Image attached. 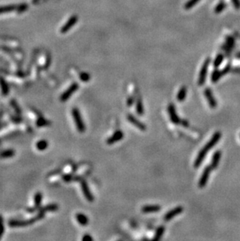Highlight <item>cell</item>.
<instances>
[{"instance_id": "cell-12", "label": "cell", "mask_w": 240, "mask_h": 241, "mask_svg": "<svg viewBox=\"0 0 240 241\" xmlns=\"http://www.w3.org/2000/svg\"><path fill=\"white\" fill-rule=\"evenodd\" d=\"M123 137H124V134H123V131L117 130L109 138H108L106 140V143H107V144H113L119 141V140H122Z\"/></svg>"}, {"instance_id": "cell-3", "label": "cell", "mask_w": 240, "mask_h": 241, "mask_svg": "<svg viewBox=\"0 0 240 241\" xmlns=\"http://www.w3.org/2000/svg\"><path fill=\"white\" fill-rule=\"evenodd\" d=\"M72 115L77 130L80 133L85 132L86 126H85V124H84V120H83L82 117H81L79 109H76V108H73L72 110Z\"/></svg>"}, {"instance_id": "cell-31", "label": "cell", "mask_w": 240, "mask_h": 241, "mask_svg": "<svg viewBox=\"0 0 240 241\" xmlns=\"http://www.w3.org/2000/svg\"><path fill=\"white\" fill-rule=\"evenodd\" d=\"M225 7H226V4H225V2H219V3L216 6V7H215V14H220V13H221V12L225 9Z\"/></svg>"}, {"instance_id": "cell-22", "label": "cell", "mask_w": 240, "mask_h": 241, "mask_svg": "<svg viewBox=\"0 0 240 241\" xmlns=\"http://www.w3.org/2000/svg\"><path fill=\"white\" fill-rule=\"evenodd\" d=\"M186 88L185 87H182L180 88V90L179 91L177 94V100L179 101H183L185 99V97H186Z\"/></svg>"}, {"instance_id": "cell-19", "label": "cell", "mask_w": 240, "mask_h": 241, "mask_svg": "<svg viewBox=\"0 0 240 241\" xmlns=\"http://www.w3.org/2000/svg\"><path fill=\"white\" fill-rule=\"evenodd\" d=\"M17 6L16 5H7V6H0V14H8L11 12L16 11Z\"/></svg>"}, {"instance_id": "cell-9", "label": "cell", "mask_w": 240, "mask_h": 241, "mask_svg": "<svg viewBox=\"0 0 240 241\" xmlns=\"http://www.w3.org/2000/svg\"><path fill=\"white\" fill-rule=\"evenodd\" d=\"M80 185H81V189H82L83 194H84L85 198H86L88 201H90V202L94 201V196H93V194H92V193L90 192V188H89V187H88L87 183L86 182V180H84H84H81Z\"/></svg>"}, {"instance_id": "cell-10", "label": "cell", "mask_w": 240, "mask_h": 241, "mask_svg": "<svg viewBox=\"0 0 240 241\" xmlns=\"http://www.w3.org/2000/svg\"><path fill=\"white\" fill-rule=\"evenodd\" d=\"M182 212H183V208H182V206L176 207V208L172 209V210H170L169 212H168L165 215H164V221H166V222L170 221L171 219L175 218L176 215L181 214Z\"/></svg>"}, {"instance_id": "cell-7", "label": "cell", "mask_w": 240, "mask_h": 241, "mask_svg": "<svg viewBox=\"0 0 240 241\" xmlns=\"http://www.w3.org/2000/svg\"><path fill=\"white\" fill-rule=\"evenodd\" d=\"M78 21V17L76 15H73L72 16L70 19L67 20V22L66 23H65L64 25L62 27V28H61V33L63 34H65L67 33V32H68L72 28L73 26L75 25L76 23V22Z\"/></svg>"}, {"instance_id": "cell-25", "label": "cell", "mask_w": 240, "mask_h": 241, "mask_svg": "<svg viewBox=\"0 0 240 241\" xmlns=\"http://www.w3.org/2000/svg\"><path fill=\"white\" fill-rule=\"evenodd\" d=\"M14 155H15V152H14L13 150L7 149L0 153V158H9L14 156Z\"/></svg>"}, {"instance_id": "cell-18", "label": "cell", "mask_w": 240, "mask_h": 241, "mask_svg": "<svg viewBox=\"0 0 240 241\" xmlns=\"http://www.w3.org/2000/svg\"><path fill=\"white\" fill-rule=\"evenodd\" d=\"M76 219L78 222V223L83 226H87L88 224V222H89L87 217L84 214H83V213H77V214H76Z\"/></svg>"}, {"instance_id": "cell-21", "label": "cell", "mask_w": 240, "mask_h": 241, "mask_svg": "<svg viewBox=\"0 0 240 241\" xmlns=\"http://www.w3.org/2000/svg\"><path fill=\"white\" fill-rule=\"evenodd\" d=\"M59 209V206L57 205L56 204H48L46 206L43 207V208H41L39 210L43 211L45 212H56L57 210Z\"/></svg>"}, {"instance_id": "cell-39", "label": "cell", "mask_w": 240, "mask_h": 241, "mask_svg": "<svg viewBox=\"0 0 240 241\" xmlns=\"http://www.w3.org/2000/svg\"><path fill=\"white\" fill-rule=\"evenodd\" d=\"M82 240H84V241H92V240H93V238H92L90 235H88V234H86V235L84 236H83Z\"/></svg>"}, {"instance_id": "cell-32", "label": "cell", "mask_w": 240, "mask_h": 241, "mask_svg": "<svg viewBox=\"0 0 240 241\" xmlns=\"http://www.w3.org/2000/svg\"><path fill=\"white\" fill-rule=\"evenodd\" d=\"M223 59H224V56H223L222 54L218 55L216 58H215V61H214V66L216 67V68L217 67H218V66L221 64V62H223Z\"/></svg>"}, {"instance_id": "cell-2", "label": "cell", "mask_w": 240, "mask_h": 241, "mask_svg": "<svg viewBox=\"0 0 240 241\" xmlns=\"http://www.w3.org/2000/svg\"><path fill=\"white\" fill-rule=\"evenodd\" d=\"M45 212L39 210V212L37 213V215H35L33 218H30L28 220H10L8 222V225L10 227H23V226H27L29 225L34 223L37 221L42 219L45 217Z\"/></svg>"}, {"instance_id": "cell-23", "label": "cell", "mask_w": 240, "mask_h": 241, "mask_svg": "<svg viewBox=\"0 0 240 241\" xmlns=\"http://www.w3.org/2000/svg\"><path fill=\"white\" fill-rule=\"evenodd\" d=\"M50 124H51L50 121H49L48 119H45V118L42 116H40L39 118L37 119V121H36V126H37V127H43V126H49Z\"/></svg>"}, {"instance_id": "cell-41", "label": "cell", "mask_w": 240, "mask_h": 241, "mask_svg": "<svg viewBox=\"0 0 240 241\" xmlns=\"http://www.w3.org/2000/svg\"><path fill=\"white\" fill-rule=\"evenodd\" d=\"M2 116H3V110H1L0 111V122H1V120L2 119Z\"/></svg>"}, {"instance_id": "cell-13", "label": "cell", "mask_w": 240, "mask_h": 241, "mask_svg": "<svg viewBox=\"0 0 240 241\" xmlns=\"http://www.w3.org/2000/svg\"><path fill=\"white\" fill-rule=\"evenodd\" d=\"M204 95L207 98V101H208V104L210 105V107L212 108V109H215V108L217 107V101L215 100V97L213 95L212 92L210 88H206L204 90Z\"/></svg>"}, {"instance_id": "cell-33", "label": "cell", "mask_w": 240, "mask_h": 241, "mask_svg": "<svg viewBox=\"0 0 240 241\" xmlns=\"http://www.w3.org/2000/svg\"><path fill=\"white\" fill-rule=\"evenodd\" d=\"M200 1V0H189V1L186 2V3L185 4L184 8H185V10H189V9L193 8L195 5H197V2H199Z\"/></svg>"}, {"instance_id": "cell-15", "label": "cell", "mask_w": 240, "mask_h": 241, "mask_svg": "<svg viewBox=\"0 0 240 241\" xmlns=\"http://www.w3.org/2000/svg\"><path fill=\"white\" fill-rule=\"evenodd\" d=\"M160 210L161 206L159 205H145L141 209L143 213H154L158 212Z\"/></svg>"}, {"instance_id": "cell-6", "label": "cell", "mask_w": 240, "mask_h": 241, "mask_svg": "<svg viewBox=\"0 0 240 241\" xmlns=\"http://www.w3.org/2000/svg\"><path fill=\"white\" fill-rule=\"evenodd\" d=\"M211 169H212V168H211V165H207L203 169V172L202 173V175H201L200 178L199 183H198V186H199L200 188H203L207 185L209 176H210V174H211Z\"/></svg>"}, {"instance_id": "cell-42", "label": "cell", "mask_w": 240, "mask_h": 241, "mask_svg": "<svg viewBox=\"0 0 240 241\" xmlns=\"http://www.w3.org/2000/svg\"><path fill=\"white\" fill-rule=\"evenodd\" d=\"M236 56L238 57V58H240V53H238V55H237Z\"/></svg>"}, {"instance_id": "cell-29", "label": "cell", "mask_w": 240, "mask_h": 241, "mask_svg": "<svg viewBox=\"0 0 240 241\" xmlns=\"http://www.w3.org/2000/svg\"><path fill=\"white\" fill-rule=\"evenodd\" d=\"M28 8H29V6L27 3H20L17 5L16 12L18 14H23L28 10Z\"/></svg>"}, {"instance_id": "cell-4", "label": "cell", "mask_w": 240, "mask_h": 241, "mask_svg": "<svg viewBox=\"0 0 240 241\" xmlns=\"http://www.w3.org/2000/svg\"><path fill=\"white\" fill-rule=\"evenodd\" d=\"M210 62H211V59L207 58V59H206V60L204 61L203 64L202 65L200 72V74H199V78H198V84H199L200 86L203 85V84L205 83L206 77H207V70H208V67H209V65H210Z\"/></svg>"}, {"instance_id": "cell-30", "label": "cell", "mask_w": 240, "mask_h": 241, "mask_svg": "<svg viewBox=\"0 0 240 241\" xmlns=\"http://www.w3.org/2000/svg\"><path fill=\"white\" fill-rule=\"evenodd\" d=\"M11 105H12V107L13 108L14 111H15V113H16V114L17 116H20L21 115V109H20V106H19V105L17 104V102H16L15 100H12L11 101Z\"/></svg>"}, {"instance_id": "cell-11", "label": "cell", "mask_w": 240, "mask_h": 241, "mask_svg": "<svg viewBox=\"0 0 240 241\" xmlns=\"http://www.w3.org/2000/svg\"><path fill=\"white\" fill-rule=\"evenodd\" d=\"M42 194L41 192H37L34 195V208H28V212H34L36 210H39L41 206V202H42Z\"/></svg>"}, {"instance_id": "cell-37", "label": "cell", "mask_w": 240, "mask_h": 241, "mask_svg": "<svg viewBox=\"0 0 240 241\" xmlns=\"http://www.w3.org/2000/svg\"><path fill=\"white\" fill-rule=\"evenodd\" d=\"M233 6L236 8V10H239L240 9V0H232Z\"/></svg>"}, {"instance_id": "cell-14", "label": "cell", "mask_w": 240, "mask_h": 241, "mask_svg": "<svg viewBox=\"0 0 240 241\" xmlns=\"http://www.w3.org/2000/svg\"><path fill=\"white\" fill-rule=\"evenodd\" d=\"M127 119H128V120L129 121V122L132 123V124L134 125L135 126H137V128L139 129V130H143V131H144V130H146L147 127L146 126H145L144 123H143L142 122H141V121L139 120L138 119H137L136 117L133 116V115H131V114H129L128 115V116H127Z\"/></svg>"}, {"instance_id": "cell-8", "label": "cell", "mask_w": 240, "mask_h": 241, "mask_svg": "<svg viewBox=\"0 0 240 241\" xmlns=\"http://www.w3.org/2000/svg\"><path fill=\"white\" fill-rule=\"evenodd\" d=\"M168 112L170 119H171V121L173 122L174 124H180L181 119H179V117L178 114L176 113V108H175V106H174V105L172 103H171L168 106Z\"/></svg>"}, {"instance_id": "cell-1", "label": "cell", "mask_w": 240, "mask_h": 241, "mask_svg": "<svg viewBox=\"0 0 240 241\" xmlns=\"http://www.w3.org/2000/svg\"><path fill=\"white\" fill-rule=\"evenodd\" d=\"M221 137V134L220 132H216L214 134V135L212 136V137L211 138V140H209L207 142L206 145L203 147V148L200 151L198 155H197V158H196L195 161H194V167L195 168H198L200 165H201V163L203 162V159H204L205 156L207 154V152L211 149V148L215 145V144L218 142V140H220V138Z\"/></svg>"}, {"instance_id": "cell-36", "label": "cell", "mask_w": 240, "mask_h": 241, "mask_svg": "<svg viewBox=\"0 0 240 241\" xmlns=\"http://www.w3.org/2000/svg\"><path fill=\"white\" fill-rule=\"evenodd\" d=\"M63 179L65 181V182H70V181L73 180V176L71 174H65V175L63 176Z\"/></svg>"}, {"instance_id": "cell-20", "label": "cell", "mask_w": 240, "mask_h": 241, "mask_svg": "<svg viewBox=\"0 0 240 241\" xmlns=\"http://www.w3.org/2000/svg\"><path fill=\"white\" fill-rule=\"evenodd\" d=\"M235 44V39L234 38L231 37V36H228L226 38V45L224 46V49L226 50V52L229 53L231 50L232 49L233 46H234Z\"/></svg>"}, {"instance_id": "cell-26", "label": "cell", "mask_w": 240, "mask_h": 241, "mask_svg": "<svg viewBox=\"0 0 240 241\" xmlns=\"http://www.w3.org/2000/svg\"><path fill=\"white\" fill-rule=\"evenodd\" d=\"M48 146H49V143L46 140H41L37 141V143L36 144V148L38 151H44V150L47 149Z\"/></svg>"}, {"instance_id": "cell-28", "label": "cell", "mask_w": 240, "mask_h": 241, "mask_svg": "<svg viewBox=\"0 0 240 241\" xmlns=\"http://www.w3.org/2000/svg\"><path fill=\"white\" fill-rule=\"evenodd\" d=\"M223 75L222 74H221V71L215 70V71L213 72L212 75H211V81H212L213 83H215V82L218 81V80Z\"/></svg>"}, {"instance_id": "cell-35", "label": "cell", "mask_w": 240, "mask_h": 241, "mask_svg": "<svg viewBox=\"0 0 240 241\" xmlns=\"http://www.w3.org/2000/svg\"><path fill=\"white\" fill-rule=\"evenodd\" d=\"M90 74H88L87 73H81V74H80V79L81 81H84V82H87L90 80Z\"/></svg>"}, {"instance_id": "cell-24", "label": "cell", "mask_w": 240, "mask_h": 241, "mask_svg": "<svg viewBox=\"0 0 240 241\" xmlns=\"http://www.w3.org/2000/svg\"><path fill=\"white\" fill-rule=\"evenodd\" d=\"M164 231H165V227L163 226H161L157 229L156 233H155V235H154V238L153 239L154 240H159L162 237V236L164 234Z\"/></svg>"}, {"instance_id": "cell-17", "label": "cell", "mask_w": 240, "mask_h": 241, "mask_svg": "<svg viewBox=\"0 0 240 241\" xmlns=\"http://www.w3.org/2000/svg\"><path fill=\"white\" fill-rule=\"evenodd\" d=\"M0 88H1V92H2L3 95H8L10 93V88H9V85L3 77H0Z\"/></svg>"}, {"instance_id": "cell-34", "label": "cell", "mask_w": 240, "mask_h": 241, "mask_svg": "<svg viewBox=\"0 0 240 241\" xmlns=\"http://www.w3.org/2000/svg\"><path fill=\"white\" fill-rule=\"evenodd\" d=\"M4 231H5L4 219H3V217H2V215H0V239H1L2 236H3Z\"/></svg>"}, {"instance_id": "cell-38", "label": "cell", "mask_w": 240, "mask_h": 241, "mask_svg": "<svg viewBox=\"0 0 240 241\" xmlns=\"http://www.w3.org/2000/svg\"><path fill=\"white\" fill-rule=\"evenodd\" d=\"M133 101H134V98H133V97L130 96V97L128 98V99H127V101H126L127 105H128L129 107H130L131 105L133 104Z\"/></svg>"}, {"instance_id": "cell-16", "label": "cell", "mask_w": 240, "mask_h": 241, "mask_svg": "<svg viewBox=\"0 0 240 241\" xmlns=\"http://www.w3.org/2000/svg\"><path fill=\"white\" fill-rule=\"evenodd\" d=\"M221 157V152L220 151H217V152H215V154H214V155L212 157V160H211V166L212 169H216L218 167Z\"/></svg>"}, {"instance_id": "cell-5", "label": "cell", "mask_w": 240, "mask_h": 241, "mask_svg": "<svg viewBox=\"0 0 240 241\" xmlns=\"http://www.w3.org/2000/svg\"><path fill=\"white\" fill-rule=\"evenodd\" d=\"M79 88V84L77 83H73V84H71L66 92H64L63 93V95H61L60 97V100L62 101H67V100L71 97V96L75 93V92H76Z\"/></svg>"}, {"instance_id": "cell-40", "label": "cell", "mask_w": 240, "mask_h": 241, "mask_svg": "<svg viewBox=\"0 0 240 241\" xmlns=\"http://www.w3.org/2000/svg\"><path fill=\"white\" fill-rule=\"evenodd\" d=\"M180 124H181L182 126H185V127H188V126H189V122H188L187 120H185V119H181V122H180Z\"/></svg>"}, {"instance_id": "cell-27", "label": "cell", "mask_w": 240, "mask_h": 241, "mask_svg": "<svg viewBox=\"0 0 240 241\" xmlns=\"http://www.w3.org/2000/svg\"><path fill=\"white\" fill-rule=\"evenodd\" d=\"M136 109H137V113L138 115L141 116L144 114V105H143L142 103V100H141V98H139L137 101V107H136Z\"/></svg>"}]
</instances>
